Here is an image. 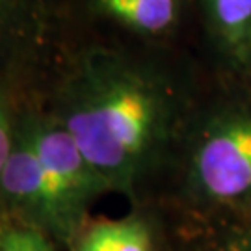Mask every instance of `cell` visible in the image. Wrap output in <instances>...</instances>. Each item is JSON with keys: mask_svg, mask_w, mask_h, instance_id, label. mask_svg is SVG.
Here are the masks:
<instances>
[{"mask_svg": "<svg viewBox=\"0 0 251 251\" xmlns=\"http://www.w3.org/2000/svg\"><path fill=\"white\" fill-rule=\"evenodd\" d=\"M54 117L114 192L132 194L170 138L173 102L149 69L95 50L65 80Z\"/></svg>", "mask_w": 251, "mask_h": 251, "instance_id": "1", "label": "cell"}, {"mask_svg": "<svg viewBox=\"0 0 251 251\" xmlns=\"http://www.w3.org/2000/svg\"><path fill=\"white\" fill-rule=\"evenodd\" d=\"M25 125L41 160L50 196L54 218L50 236L73 246L88 225L91 203L114 190L56 117H30Z\"/></svg>", "mask_w": 251, "mask_h": 251, "instance_id": "2", "label": "cell"}, {"mask_svg": "<svg viewBox=\"0 0 251 251\" xmlns=\"http://www.w3.org/2000/svg\"><path fill=\"white\" fill-rule=\"evenodd\" d=\"M190 184L212 203H250L251 110H225L208 121L192 154Z\"/></svg>", "mask_w": 251, "mask_h": 251, "instance_id": "3", "label": "cell"}, {"mask_svg": "<svg viewBox=\"0 0 251 251\" xmlns=\"http://www.w3.org/2000/svg\"><path fill=\"white\" fill-rule=\"evenodd\" d=\"M2 198L8 208L47 236L52 234V205L43 166L26 125L21 121L9 156L0 164Z\"/></svg>", "mask_w": 251, "mask_h": 251, "instance_id": "4", "label": "cell"}, {"mask_svg": "<svg viewBox=\"0 0 251 251\" xmlns=\"http://www.w3.org/2000/svg\"><path fill=\"white\" fill-rule=\"evenodd\" d=\"M73 251H152L151 227L140 216L88 224L71 246Z\"/></svg>", "mask_w": 251, "mask_h": 251, "instance_id": "5", "label": "cell"}, {"mask_svg": "<svg viewBox=\"0 0 251 251\" xmlns=\"http://www.w3.org/2000/svg\"><path fill=\"white\" fill-rule=\"evenodd\" d=\"M218 41L238 62H251V0H205Z\"/></svg>", "mask_w": 251, "mask_h": 251, "instance_id": "6", "label": "cell"}, {"mask_svg": "<svg viewBox=\"0 0 251 251\" xmlns=\"http://www.w3.org/2000/svg\"><path fill=\"white\" fill-rule=\"evenodd\" d=\"M99 9L142 34L166 32L179 17L180 0H95Z\"/></svg>", "mask_w": 251, "mask_h": 251, "instance_id": "7", "label": "cell"}, {"mask_svg": "<svg viewBox=\"0 0 251 251\" xmlns=\"http://www.w3.org/2000/svg\"><path fill=\"white\" fill-rule=\"evenodd\" d=\"M0 251H52L49 236L30 225H4Z\"/></svg>", "mask_w": 251, "mask_h": 251, "instance_id": "8", "label": "cell"}, {"mask_svg": "<svg viewBox=\"0 0 251 251\" xmlns=\"http://www.w3.org/2000/svg\"><path fill=\"white\" fill-rule=\"evenodd\" d=\"M224 251H251V234L234 240V242H231L229 246H225Z\"/></svg>", "mask_w": 251, "mask_h": 251, "instance_id": "9", "label": "cell"}]
</instances>
